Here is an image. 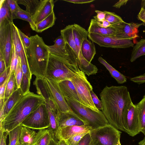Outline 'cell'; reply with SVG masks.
<instances>
[{
    "label": "cell",
    "mask_w": 145,
    "mask_h": 145,
    "mask_svg": "<svg viewBox=\"0 0 145 145\" xmlns=\"http://www.w3.org/2000/svg\"><path fill=\"white\" fill-rule=\"evenodd\" d=\"M103 114L110 125L124 132V114L133 103L129 92L125 86H106L100 93Z\"/></svg>",
    "instance_id": "6da1fadb"
},
{
    "label": "cell",
    "mask_w": 145,
    "mask_h": 145,
    "mask_svg": "<svg viewBox=\"0 0 145 145\" xmlns=\"http://www.w3.org/2000/svg\"><path fill=\"white\" fill-rule=\"evenodd\" d=\"M44 103L41 96L33 92L23 95L0 123V130L9 132L20 125L30 114Z\"/></svg>",
    "instance_id": "7a4b0ae2"
},
{
    "label": "cell",
    "mask_w": 145,
    "mask_h": 145,
    "mask_svg": "<svg viewBox=\"0 0 145 145\" xmlns=\"http://www.w3.org/2000/svg\"><path fill=\"white\" fill-rule=\"evenodd\" d=\"M31 44L26 49L27 59L30 72L36 77L45 78L50 53L48 45L38 35L30 37Z\"/></svg>",
    "instance_id": "3957f363"
},
{
    "label": "cell",
    "mask_w": 145,
    "mask_h": 145,
    "mask_svg": "<svg viewBox=\"0 0 145 145\" xmlns=\"http://www.w3.org/2000/svg\"><path fill=\"white\" fill-rule=\"evenodd\" d=\"M79 69L76 61L50 53L45 78L58 83L70 80Z\"/></svg>",
    "instance_id": "277c9868"
},
{
    "label": "cell",
    "mask_w": 145,
    "mask_h": 145,
    "mask_svg": "<svg viewBox=\"0 0 145 145\" xmlns=\"http://www.w3.org/2000/svg\"><path fill=\"white\" fill-rule=\"evenodd\" d=\"M64 98L72 110L86 121L92 130L109 124L101 110L96 112L74 100L68 97Z\"/></svg>",
    "instance_id": "5b68a950"
},
{
    "label": "cell",
    "mask_w": 145,
    "mask_h": 145,
    "mask_svg": "<svg viewBox=\"0 0 145 145\" xmlns=\"http://www.w3.org/2000/svg\"><path fill=\"white\" fill-rule=\"evenodd\" d=\"M70 80L77 91L80 103L94 111L99 112L100 110L96 107L93 101L90 94L92 86L88 80L85 73L79 69Z\"/></svg>",
    "instance_id": "8992f818"
},
{
    "label": "cell",
    "mask_w": 145,
    "mask_h": 145,
    "mask_svg": "<svg viewBox=\"0 0 145 145\" xmlns=\"http://www.w3.org/2000/svg\"><path fill=\"white\" fill-rule=\"evenodd\" d=\"M89 133L97 145H121L122 132L109 124L92 130Z\"/></svg>",
    "instance_id": "52a82bcc"
},
{
    "label": "cell",
    "mask_w": 145,
    "mask_h": 145,
    "mask_svg": "<svg viewBox=\"0 0 145 145\" xmlns=\"http://www.w3.org/2000/svg\"><path fill=\"white\" fill-rule=\"evenodd\" d=\"M72 30L74 40L78 52L80 62L78 67L88 76L94 74L97 71V67L87 61L83 57L81 52L82 42L84 39H87L88 32L79 25L75 24H73Z\"/></svg>",
    "instance_id": "ba28073f"
},
{
    "label": "cell",
    "mask_w": 145,
    "mask_h": 145,
    "mask_svg": "<svg viewBox=\"0 0 145 145\" xmlns=\"http://www.w3.org/2000/svg\"><path fill=\"white\" fill-rule=\"evenodd\" d=\"M5 19L0 23V52L5 60L6 68L10 67L12 55V23Z\"/></svg>",
    "instance_id": "9c48e42d"
},
{
    "label": "cell",
    "mask_w": 145,
    "mask_h": 145,
    "mask_svg": "<svg viewBox=\"0 0 145 145\" xmlns=\"http://www.w3.org/2000/svg\"><path fill=\"white\" fill-rule=\"evenodd\" d=\"M20 125L39 130L48 129L49 127L50 123L45 103L30 114Z\"/></svg>",
    "instance_id": "30bf717a"
},
{
    "label": "cell",
    "mask_w": 145,
    "mask_h": 145,
    "mask_svg": "<svg viewBox=\"0 0 145 145\" xmlns=\"http://www.w3.org/2000/svg\"><path fill=\"white\" fill-rule=\"evenodd\" d=\"M123 125L124 132L134 137L141 132V123L139 111L136 105H131L125 112Z\"/></svg>",
    "instance_id": "8fae6325"
},
{
    "label": "cell",
    "mask_w": 145,
    "mask_h": 145,
    "mask_svg": "<svg viewBox=\"0 0 145 145\" xmlns=\"http://www.w3.org/2000/svg\"><path fill=\"white\" fill-rule=\"evenodd\" d=\"M88 37L92 42L100 46L114 48H127L134 46L131 40L119 38L115 36H109L89 33Z\"/></svg>",
    "instance_id": "7c38bea8"
},
{
    "label": "cell",
    "mask_w": 145,
    "mask_h": 145,
    "mask_svg": "<svg viewBox=\"0 0 145 145\" xmlns=\"http://www.w3.org/2000/svg\"><path fill=\"white\" fill-rule=\"evenodd\" d=\"M33 84L37 89L38 94L43 98L45 103L49 106L51 109L57 114L60 112L44 78L36 77Z\"/></svg>",
    "instance_id": "4fadbf2b"
},
{
    "label": "cell",
    "mask_w": 145,
    "mask_h": 145,
    "mask_svg": "<svg viewBox=\"0 0 145 145\" xmlns=\"http://www.w3.org/2000/svg\"><path fill=\"white\" fill-rule=\"evenodd\" d=\"M114 25L116 30L115 36L120 38L133 40L138 37V29L142 24L134 22L127 23L124 21Z\"/></svg>",
    "instance_id": "5bb4252c"
},
{
    "label": "cell",
    "mask_w": 145,
    "mask_h": 145,
    "mask_svg": "<svg viewBox=\"0 0 145 145\" xmlns=\"http://www.w3.org/2000/svg\"><path fill=\"white\" fill-rule=\"evenodd\" d=\"M44 80L61 111L65 112L72 111L63 96L58 83L46 78Z\"/></svg>",
    "instance_id": "9a60e30c"
},
{
    "label": "cell",
    "mask_w": 145,
    "mask_h": 145,
    "mask_svg": "<svg viewBox=\"0 0 145 145\" xmlns=\"http://www.w3.org/2000/svg\"><path fill=\"white\" fill-rule=\"evenodd\" d=\"M57 116L59 129L69 126L88 124L72 110L65 112H60Z\"/></svg>",
    "instance_id": "2e32d148"
},
{
    "label": "cell",
    "mask_w": 145,
    "mask_h": 145,
    "mask_svg": "<svg viewBox=\"0 0 145 145\" xmlns=\"http://www.w3.org/2000/svg\"><path fill=\"white\" fill-rule=\"evenodd\" d=\"M54 6L53 0H41L32 16L33 19L35 24H37L52 13L54 12Z\"/></svg>",
    "instance_id": "e0dca14e"
},
{
    "label": "cell",
    "mask_w": 145,
    "mask_h": 145,
    "mask_svg": "<svg viewBox=\"0 0 145 145\" xmlns=\"http://www.w3.org/2000/svg\"><path fill=\"white\" fill-rule=\"evenodd\" d=\"M92 130L88 124L81 126L73 125L59 129L60 140H66L75 135L84 132L90 133Z\"/></svg>",
    "instance_id": "ac0fdd59"
},
{
    "label": "cell",
    "mask_w": 145,
    "mask_h": 145,
    "mask_svg": "<svg viewBox=\"0 0 145 145\" xmlns=\"http://www.w3.org/2000/svg\"><path fill=\"white\" fill-rule=\"evenodd\" d=\"M23 96L21 88H18L5 102L3 106L0 110V123Z\"/></svg>",
    "instance_id": "d6986e66"
},
{
    "label": "cell",
    "mask_w": 145,
    "mask_h": 145,
    "mask_svg": "<svg viewBox=\"0 0 145 145\" xmlns=\"http://www.w3.org/2000/svg\"><path fill=\"white\" fill-rule=\"evenodd\" d=\"M18 28L12 23V39L16 52L20 57L21 61H27L26 49L19 34Z\"/></svg>",
    "instance_id": "ffe728a7"
},
{
    "label": "cell",
    "mask_w": 145,
    "mask_h": 145,
    "mask_svg": "<svg viewBox=\"0 0 145 145\" xmlns=\"http://www.w3.org/2000/svg\"><path fill=\"white\" fill-rule=\"evenodd\" d=\"M45 104L48 114L50 123L49 127L47 129L52 138L57 142L60 140L58 114L53 112L47 104Z\"/></svg>",
    "instance_id": "44dd1931"
},
{
    "label": "cell",
    "mask_w": 145,
    "mask_h": 145,
    "mask_svg": "<svg viewBox=\"0 0 145 145\" xmlns=\"http://www.w3.org/2000/svg\"><path fill=\"white\" fill-rule=\"evenodd\" d=\"M58 84L64 98L68 97L80 103L77 91L70 80L62 81L59 82Z\"/></svg>",
    "instance_id": "7402d4cb"
},
{
    "label": "cell",
    "mask_w": 145,
    "mask_h": 145,
    "mask_svg": "<svg viewBox=\"0 0 145 145\" xmlns=\"http://www.w3.org/2000/svg\"><path fill=\"white\" fill-rule=\"evenodd\" d=\"M88 31L89 33L109 36H116V30L114 24L111 25L108 27H102L97 25L94 18L91 20Z\"/></svg>",
    "instance_id": "603a6c76"
},
{
    "label": "cell",
    "mask_w": 145,
    "mask_h": 145,
    "mask_svg": "<svg viewBox=\"0 0 145 145\" xmlns=\"http://www.w3.org/2000/svg\"><path fill=\"white\" fill-rule=\"evenodd\" d=\"M22 126L19 138L20 144L22 145H33L37 134L33 129Z\"/></svg>",
    "instance_id": "cb8c5ba5"
},
{
    "label": "cell",
    "mask_w": 145,
    "mask_h": 145,
    "mask_svg": "<svg viewBox=\"0 0 145 145\" xmlns=\"http://www.w3.org/2000/svg\"><path fill=\"white\" fill-rule=\"evenodd\" d=\"M93 43L86 39L84 40L81 45L82 54L84 57L90 63H91L96 53L95 48Z\"/></svg>",
    "instance_id": "d4e9b609"
},
{
    "label": "cell",
    "mask_w": 145,
    "mask_h": 145,
    "mask_svg": "<svg viewBox=\"0 0 145 145\" xmlns=\"http://www.w3.org/2000/svg\"><path fill=\"white\" fill-rule=\"evenodd\" d=\"M73 25H69L60 31L61 35L65 42L75 52L78 58V52L76 47L73 35Z\"/></svg>",
    "instance_id": "484cf974"
},
{
    "label": "cell",
    "mask_w": 145,
    "mask_h": 145,
    "mask_svg": "<svg viewBox=\"0 0 145 145\" xmlns=\"http://www.w3.org/2000/svg\"><path fill=\"white\" fill-rule=\"evenodd\" d=\"M98 60L100 63L105 67L112 76L118 83L122 84L127 82V79L126 77L113 68L102 57H99Z\"/></svg>",
    "instance_id": "4316f807"
},
{
    "label": "cell",
    "mask_w": 145,
    "mask_h": 145,
    "mask_svg": "<svg viewBox=\"0 0 145 145\" xmlns=\"http://www.w3.org/2000/svg\"><path fill=\"white\" fill-rule=\"evenodd\" d=\"M56 17L54 12L47 17L36 24V31L41 33L52 27L54 24Z\"/></svg>",
    "instance_id": "83f0119b"
},
{
    "label": "cell",
    "mask_w": 145,
    "mask_h": 145,
    "mask_svg": "<svg viewBox=\"0 0 145 145\" xmlns=\"http://www.w3.org/2000/svg\"><path fill=\"white\" fill-rule=\"evenodd\" d=\"M52 138L48 129L39 130L33 145H49Z\"/></svg>",
    "instance_id": "f1b7e54d"
},
{
    "label": "cell",
    "mask_w": 145,
    "mask_h": 145,
    "mask_svg": "<svg viewBox=\"0 0 145 145\" xmlns=\"http://www.w3.org/2000/svg\"><path fill=\"white\" fill-rule=\"evenodd\" d=\"M145 55V39H142L133 47L130 61L132 62Z\"/></svg>",
    "instance_id": "f546056e"
},
{
    "label": "cell",
    "mask_w": 145,
    "mask_h": 145,
    "mask_svg": "<svg viewBox=\"0 0 145 145\" xmlns=\"http://www.w3.org/2000/svg\"><path fill=\"white\" fill-rule=\"evenodd\" d=\"M7 19L13 22L12 14L10 10L7 0L0 1V23Z\"/></svg>",
    "instance_id": "4dcf8cb0"
},
{
    "label": "cell",
    "mask_w": 145,
    "mask_h": 145,
    "mask_svg": "<svg viewBox=\"0 0 145 145\" xmlns=\"http://www.w3.org/2000/svg\"><path fill=\"white\" fill-rule=\"evenodd\" d=\"M18 89L14 74L12 71L7 84L5 94V102L7 101L12 93Z\"/></svg>",
    "instance_id": "1f68e13d"
},
{
    "label": "cell",
    "mask_w": 145,
    "mask_h": 145,
    "mask_svg": "<svg viewBox=\"0 0 145 145\" xmlns=\"http://www.w3.org/2000/svg\"><path fill=\"white\" fill-rule=\"evenodd\" d=\"M18 4L25 5L26 7L25 11L32 16L35 13L41 0H16Z\"/></svg>",
    "instance_id": "d6a6232c"
},
{
    "label": "cell",
    "mask_w": 145,
    "mask_h": 145,
    "mask_svg": "<svg viewBox=\"0 0 145 145\" xmlns=\"http://www.w3.org/2000/svg\"><path fill=\"white\" fill-rule=\"evenodd\" d=\"M16 18L21 19L28 22L32 30L36 31V24L33 21L32 16L25 10H24L20 8L16 14L15 19Z\"/></svg>",
    "instance_id": "836d02e7"
},
{
    "label": "cell",
    "mask_w": 145,
    "mask_h": 145,
    "mask_svg": "<svg viewBox=\"0 0 145 145\" xmlns=\"http://www.w3.org/2000/svg\"><path fill=\"white\" fill-rule=\"evenodd\" d=\"M138 109L141 123V132L145 131V95L142 99L136 104Z\"/></svg>",
    "instance_id": "e575fe53"
},
{
    "label": "cell",
    "mask_w": 145,
    "mask_h": 145,
    "mask_svg": "<svg viewBox=\"0 0 145 145\" xmlns=\"http://www.w3.org/2000/svg\"><path fill=\"white\" fill-rule=\"evenodd\" d=\"M21 127L19 125L8 132V145H17L20 144L19 138Z\"/></svg>",
    "instance_id": "d590c367"
},
{
    "label": "cell",
    "mask_w": 145,
    "mask_h": 145,
    "mask_svg": "<svg viewBox=\"0 0 145 145\" xmlns=\"http://www.w3.org/2000/svg\"><path fill=\"white\" fill-rule=\"evenodd\" d=\"M20 58L17 53L15 47L12 42V49L10 65V71L15 72L16 69Z\"/></svg>",
    "instance_id": "8d00e7d4"
},
{
    "label": "cell",
    "mask_w": 145,
    "mask_h": 145,
    "mask_svg": "<svg viewBox=\"0 0 145 145\" xmlns=\"http://www.w3.org/2000/svg\"><path fill=\"white\" fill-rule=\"evenodd\" d=\"M106 13L105 20L108 21L111 25L119 24L124 21L122 18L115 13L104 11Z\"/></svg>",
    "instance_id": "74e56055"
},
{
    "label": "cell",
    "mask_w": 145,
    "mask_h": 145,
    "mask_svg": "<svg viewBox=\"0 0 145 145\" xmlns=\"http://www.w3.org/2000/svg\"><path fill=\"white\" fill-rule=\"evenodd\" d=\"M14 74L18 88H20L23 76L21 59Z\"/></svg>",
    "instance_id": "f35d334b"
},
{
    "label": "cell",
    "mask_w": 145,
    "mask_h": 145,
    "mask_svg": "<svg viewBox=\"0 0 145 145\" xmlns=\"http://www.w3.org/2000/svg\"><path fill=\"white\" fill-rule=\"evenodd\" d=\"M13 19H15V15L20 8L16 0H7Z\"/></svg>",
    "instance_id": "ab89813d"
},
{
    "label": "cell",
    "mask_w": 145,
    "mask_h": 145,
    "mask_svg": "<svg viewBox=\"0 0 145 145\" xmlns=\"http://www.w3.org/2000/svg\"><path fill=\"white\" fill-rule=\"evenodd\" d=\"M88 133H89L84 132L75 135L65 140L69 145H76L83 137Z\"/></svg>",
    "instance_id": "60d3db41"
},
{
    "label": "cell",
    "mask_w": 145,
    "mask_h": 145,
    "mask_svg": "<svg viewBox=\"0 0 145 145\" xmlns=\"http://www.w3.org/2000/svg\"><path fill=\"white\" fill-rule=\"evenodd\" d=\"M76 145H97L92 138L89 133L86 134Z\"/></svg>",
    "instance_id": "b9f144b4"
},
{
    "label": "cell",
    "mask_w": 145,
    "mask_h": 145,
    "mask_svg": "<svg viewBox=\"0 0 145 145\" xmlns=\"http://www.w3.org/2000/svg\"><path fill=\"white\" fill-rule=\"evenodd\" d=\"M90 94L93 101L96 107L99 110H102L103 109V104L101 100H100L97 96L93 91H90Z\"/></svg>",
    "instance_id": "7bdbcfd3"
},
{
    "label": "cell",
    "mask_w": 145,
    "mask_h": 145,
    "mask_svg": "<svg viewBox=\"0 0 145 145\" xmlns=\"http://www.w3.org/2000/svg\"><path fill=\"white\" fill-rule=\"evenodd\" d=\"M19 35L26 49L29 47L31 44V40L30 37L25 35L21 31L18 29Z\"/></svg>",
    "instance_id": "ee69618b"
},
{
    "label": "cell",
    "mask_w": 145,
    "mask_h": 145,
    "mask_svg": "<svg viewBox=\"0 0 145 145\" xmlns=\"http://www.w3.org/2000/svg\"><path fill=\"white\" fill-rule=\"evenodd\" d=\"M11 72L10 71L8 75L4 82L0 86V100H5V94L6 87L8 81L10 74Z\"/></svg>",
    "instance_id": "f6af8a7d"
},
{
    "label": "cell",
    "mask_w": 145,
    "mask_h": 145,
    "mask_svg": "<svg viewBox=\"0 0 145 145\" xmlns=\"http://www.w3.org/2000/svg\"><path fill=\"white\" fill-rule=\"evenodd\" d=\"M130 80L138 85L145 83V73L140 75L130 78Z\"/></svg>",
    "instance_id": "bcb514c9"
},
{
    "label": "cell",
    "mask_w": 145,
    "mask_h": 145,
    "mask_svg": "<svg viewBox=\"0 0 145 145\" xmlns=\"http://www.w3.org/2000/svg\"><path fill=\"white\" fill-rule=\"evenodd\" d=\"M10 71V67L7 68L0 75V85H1L7 78Z\"/></svg>",
    "instance_id": "7dc6e473"
},
{
    "label": "cell",
    "mask_w": 145,
    "mask_h": 145,
    "mask_svg": "<svg viewBox=\"0 0 145 145\" xmlns=\"http://www.w3.org/2000/svg\"><path fill=\"white\" fill-rule=\"evenodd\" d=\"M95 19L97 25L100 27L106 28L109 27L111 25L105 19L101 20H97Z\"/></svg>",
    "instance_id": "c3c4849f"
},
{
    "label": "cell",
    "mask_w": 145,
    "mask_h": 145,
    "mask_svg": "<svg viewBox=\"0 0 145 145\" xmlns=\"http://www.w3.org/2000/svg\"><path fill=\"white\" fill-rule=\"evenodd\" d=\"M0 131V145H6V140L8 132H4L2 130Z\"/></svg>",
    "instance_id": "681fc988"
},
{
    "label": "cell",
    "mask_w": 145,
    "mask_h": 145,
    "mask_svg": "<svg viewBox=\"0 0 145 145\" xmlns=\"http://www.w3.org/2000/svg\"><path fill=\"white\" fill-rule=\"evenodd\" d=\"M137 17L138 20L142 22V25L145 26V10L141 8Z\"/></svg>",
    "instance_id": "f907efd6"
},
{
    "label": "cell",
    "mask_w": 145,
    "mask_h": 145,
    "mask_svg": "<svg viewBox=\"0 0 145 145\" xmlns=\"http://www.w3.org/2000/svg\"><path fill=\"white\" fill-rule=\"evenodd\" d=\"M95 12L97 13V15L93 17L94 18L99 20L105 19L106 13L104 11H102L99 10H95Z\"/></svg>",
    "instance_id": "816d5d0a"
},
{
    "label": "cell",
    "mask_w": 145,
    "mask_h": 145,
    "mask_svg": "<svg viewBox=\"0 0 145 145\" xmlns=\"http://www.w3.org/2000/svg\"><path fill=\"white\" fill-rule=\"evenodd\" d=\"M6 63L2 53L0 52V74L6 69Z\"/></svg>",
    "instance_id": "f5cc1de1"
},
{
    "label": "cell",
    "mask_w": 145,
    "mask_h": 145,
    "mask_svg": "<svg viewBox=\"0 0 145 145\" xmlns=\"http://www.w3.org/2000/svg\"><path fill=\"white\" fill-rule=\"evenodd\" d=\"M64 1L79 4L89 3L94 1V0H68Z\"/></svg>",
    "instance_id": "db71d44e"
},
{
    "label": "cell",
    "mask_w": 145,
    "mask_h": 145,
    "mask_svg": "<svg viewBox=\"0 0 145 145\" xmlns=\"http://www.w3.org/2000/svg\"><path fill=\"white\" fill-rule=\"evenodd\" d=\"M128 1V0H120L114 4L113 7L116 8H119L121 6L125 5L127 2Z\"/></svg>",
    "instance_id": "11a10c76"
},
{
    "label": "cell",
    "mask_w": 145,
    "mask_h": 145,
    "mask_svg": "<svg viewBox=\"0 0 145 145\" xmlns=\"http://www.w3.org/2000/svg\"><path fill=\"white\" fill-rule=\"evenodd\" d=\"M57 143V145H69L65 140L62 139L59 140Z\"/></svg>",
    "instance_id": "9f6ffc18"
},
{
    "label": "cell",
    "mask_w": 145,
    "mask_h": 145,
    "mask_svg": "<svg viewBox=\"0 0 145 145\" xmlns=\"http://www.w3.org/2000/svg\"><path fill=\"white\" fill-rule=\"evenodd\" d=\"M49 145H57V142L52 138L50 142Z\"/></svg>",
    "instance_id": "6f0895ef"
},
{
    "label": "cell",
    "mask_w": 145,
    "mask_h": 145,
    "mask_svg": "<svg viewBox=\"0 0 145 145\" xmlns=\"http://www.w3.org/2000/svg\"><path fill=\"white\" fill-rule=\"evenodd\" d=\"M141 8L145 10V0H142L141 3Z\"/></svg>",
    "instance_id": "680465c9"
},
{
    "label": "cell",
    "mask_w": 145,
    "mask_h": 145,
    "mask_svg": "<svg viewBox=\"0 0 145 145\" xmlns=\"http://www.w3.org/2000/svg\"><path fill=\"white\" fill-rule=\"evenodd\" d=\"M137 145H145V138L144 137L143 140L140 141Z\"/></svg>",
    "instance_id": "91938a15"
},
{
    "label": "cell",
    "mask_w": 145,
    "mask_h": 145,
    "mask_svg": "<svg viewBox=\"0 0 145 145\" xmlns=\"http://www.w3.org/2000/svg\"><path fill=\"white\" fill-rule=\"evenodd\" d=\"M143 134H144V137L145 138V131L144 132Z\"/></svg>",
    "instance_id": "94428289"
},
{
    "label": "cell",
    "mask_w": 145,
    "mask_h": 145,
    "mask_svg": "<svg viewBox=\"0 0 145 145\" xmlns=\"http://www.w3.org/2000/svg\"><path fill=\"white\" fill-rule=\"evenodd\" d=\"M17 145H21V144H18Z\"/></svg>",
    "instance_id": "6125c7cd"
}]
</instances>
